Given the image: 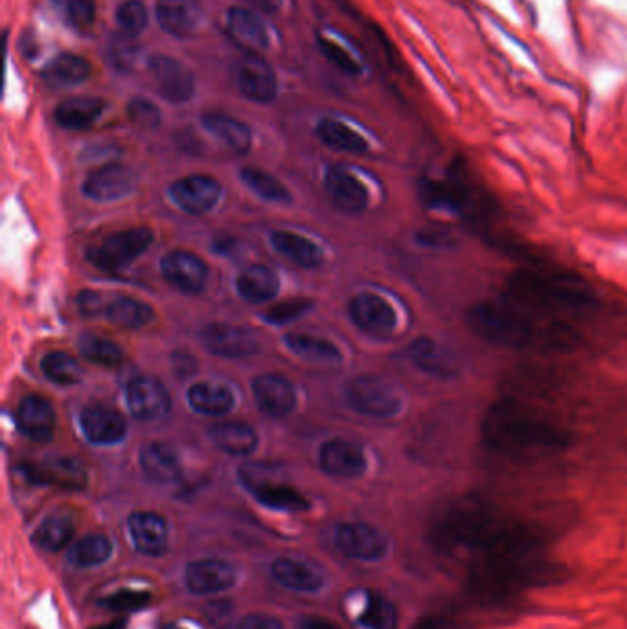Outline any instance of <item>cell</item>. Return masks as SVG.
<instances>
[{
  "label": "cell",
  "instance_id": "cell-3",
  "mask_svg": "<svg viewBox=\"0 0 627 629\" xmlns=\"http://www.w3.org/2000/svg\"><path fill=\"white\" fill-rule=\"evenodd\" d=\"M556 574L545 549L523 550L471 563L469 585L486 598H508L530 587L547 584Z\"/></svg>",
  "mask_w": 627,
  "mask_h": 629
},
{
  "label": "cell",
  "instance_id": "cell-36",
  "mask_svg": "<svg viewBox=\"0 0 627 629\" xmlns=\"http://www.w3.org/2000/svg\"><path fill=\"white\" fill-rule=\"evenodd\" d=\"M214 446L228 455L245 457L258 446V436L251 425L243 422H221L210 429Z\"/></svg>",
  "mask_w": 627,
  "mask_h": 629
},
{
  "label": "cell",
  "instance_id": "cell-35",
  "mask_svg": "<svg viewBox=\"0 0 627 629\" xmlns=\"http://www.w3.org/2000/svg\"><path fill=\"white\" fill-rule=\"evenodd\" d=\"M271 243L276 251L298 267L315 269L324 262V254L320 251L319 245L295 232L274 230L271 234Z\"/></svg>",
  "mask_w": 627,
  "mask_h": 629
},
{
  "label": "cell",
  "instance_id": "cell-28",
  "mask_svg": "<svg viewBox=\"0 0 627 629\" xmlns=\"http://www.w3.org/2000/svg\"><path fill=\"white\" fill-rule=\"evenodd\" d=\"M326 190L335 206L346 214H361L370 203L365 184L342 166H331L326 172Z\"/></svg>",
  "mask_w": 627,
  "mask_h": 629
},
{
  "label": "cell",
  "instance_id": "cell-50",
  "mask_svg": "<svg viewBox=\"0 0 627 629\" xmlns=\"http://www.w3.org/2000/svg\"><path fill=\"white\" fill-rule=\"evenodd\" d=\"M127 116L140 129H155L160 124L159 107L146 98H133L127 103Z\"/></svg>",
  "mask_w": 627,
  "mask_h": 629
},
{
  "label": "cell",
  "instance_id": "cell-46",
  "mask_svg": "<svg viewBox=\"0 0 627 629\" xmlns=\"http://www.w3.org/2000/svg\"><path fill=\"white\" fill-rule=\"evenodd\" d=\"M78 348H80V354L94 365L113 368V366L122 365L124 361V352L118 344L98 335H91V333L81 335Z\"/></svg>",
  "mask_w": 627,
  "mask_h": 629
},
{
  "label": "cell",
  "instance_id": "cell-13",
  "mask_svg": "<svg viewBox=\"0 0 627 629\" xmlns=\"http://www.w3.org/2000/svg\"><path fill=\"white\" fill-rule=\"evenodd\" d=\"M344 611L359 629H396L398 611L385 596L355 591L344 600Z\"/></svg>",
  "mask_w": 627,
  "mask_h": 629
},
{
  "label": "cell",
  "instance_id": "cell-6",
  "mask_svg": "<svg viewBox=\"0 0 627 629\" xmlns=\"http://www.w3.org/2000/svg\"><path fill=\"white\" fill-rule=\"evenodd\" d=\"M278 468L271 464L252 462L240 468V481L265 508L287 514H302L311 510L308 497L297 488L278 479Z\"/></svg>",
  "mask_w": 627,
  "mask_h": 629
},
{
  "label": "cell",
  "instance_id": "cell-11",
  "mask_svg": "<svg viewBox=\"0 0 627 629\" xmlns=\"http://www.w3.org/2000/svg\"><path fill=\"white\" fill-rule=\"evenodd\" d=\"M238 582V571L230 561L203 558L190 561L184 569V585L195 596L225 593Z\"/></svg>",
  "mask_w": 627,
  "mask_h": 629
},
{
  "label": "cell",
  "instance_id": "cell-47",
  "mask_svg": "<svg viewBox=\"0 0 627 629\" xmlns=\"http://www.w3.org/2000/svg\"><path fill=\"white\" fill-rule=\"evenodd\" d=\"M116 23L126 37H137L148 26V8L142 0H126L116 10Z\"/></svg>",
  "mask_w": 627,
  "mask_h": 629
},
{
  "label": "cell",
  "instance_id": "cell-40",
  "mask_svg": "<svg viewBox=\"0 0 627 629\" xmlns=\"http://www.w3.org/2000/svg\"><path fill=\"white\" fill-rule=\"evenodd\" d=\"M76 532L74 519L69 514H52L41 521V525L35 528L32 541L39 549L46 552H57L69 545Z\"/></svg>",
  "mask_w": 627,
  "mask_h": 629
},
{
  "label": "cell",
  "instance_id": "cell-41",
  "mask_svg": "<svg viewBox=\"0 0 627 629\" xmlns=\"http://www.w3.org/2000/svg\"><path fill=\"white\" fill-rule=\"evenodd\" d=\"M113 550L111 538L96 532L74 543L69 552V561L76 569H94L111 560Z\"/></svg>",
  "mask_w": 627,
  "mask_h": 629
},
{
  "label": "cell",
  "instance_id": "cell-27",
  "mask_svg": "<svg viewBox=\"0 0 627 629\" xmlns=\"http://www.w3.org/2000/svg\"><path fill=\"white\" fill-rule=\"evenodd\" d=\"M17 427L26 438L34 442H50L56 431V414L50 401L37 394L26 396L17 409Z\"/></svg>",
  "mask_w": 627,
  "mask_h": 629
},
{
  "label": "cell",
  "instance_id": "cell-52",
  "mask_svg": "<svg viewBox=\"0 0 627 629\" xmlns=\"http://www.w3.org/2000/svg\"><path fill=\"white\" fill-rule=\"evenodd\" d=\"M320 50H322V54L326 56V58L330 59L331 63L335 65V67H339L342 72H346V74H352V76H357V74H361V67L357 65V61H355L342 46L335 45L333 41L330 39H324V37H320L319 39Z\"/></svg>",
  "mask_w": 627,
  "mask_h": 629
},
{
  "label": "cell",
  "instance_id": "cell-18",
  "mask_svg": "<svg viewBox=\"0 0 627 629\" xmlns=\"http://www.w3.org/2000/svg\"><path fill=\"white\" fill-rule=\"evenodd\" d=\"M320 468L337 479H359L368 468L365 449L354 440H330L320 447Z\"/></svg>",
  "mask_w": 627,
  "mask_h": 629
},
{
  "label": "cell",
  "instance_id": "cell-22",
  "mask_svg": "<svg viewBox=\"0 0 627 629\" xmlns=\"http://www.w3.org/2000/svg\"><path fill=\"white\" fill-rule=\"evenodd\" d=\"M252 394L258 409L269 418H285L297 407L293 383L278 374H262L252 381Z\"/></svg>",
  "mask_w": 627,
  "mask_h": 629
},
{
  "label": "cell",
  "instance_id": "cell-45",
  "mask_svg": "<svg viewBox=\"0 0 627 629\" xmlns=\"http://www.w3.org/2000/svg\"><path fill=\"white\" fill-rule=\"evenodd\" d=\"M241 179L247 184V188H251L254 194L260 195L265 201L282 205H289L293 201L289 190L271 173L262 172L258 168H245L241 170Z\"/></svg>",
  "mask_w": 627,
  "mask_h": 629
},
{
  "label": "cell",
  "instance_id": "cell-51",
  "mask_svg": "<svg viewBox=\"0 0 627 629\" xmlns=\"http://www.w3.org/2000/svg\"><path fill=\"white\" fill-rule=\"evenodd\" d=\"M308 309H311L309 300H287V302H280L273 308L267 309L263 319H267L273 324H287V322L300 319Z\"/></svg>",
  "mask_w": 627,
  "mask_h": 629
},
{
  "label": "cell",
  "instance_id": "cell-43",
  "mask_svg": "<svg viewBox=\"0 0 627 629\" xmlns=\"http://www.w3.org/2000/svg\"><path fill=\"white\" fill-rule=\"evenodd\" d=\"M285 346L293 352V354L311 361V363H333V361H341V352L335 344L330 341H324L319 337H311V335H302V333H289L285 335Z\"/></svg>",
  "mask_w": 627,
  "mask_h": 629
},
{
  "label": "cell",
  "instance_id": "cell-39",
  "mask_svg": "<svg viewBox=\"0 0 627 629\" xmlns=\"http://www.w3.org/2000/svg\"><path fill=\"white\" fill-rule=\"evenodd\" d=\"M91 76V65L76 54H59L43 69V80L52 87H70Z\"/></svg>",
  "mask_w": 627,
  "mask_h": 629
},
{
  "label": "cell",
  "instance_id": "cell-56",
  "mask_svg": "<svg viewBox=\"0 0 627 629\" xmlns=\"http://www.w3.org/2000/svg\"><path fill=\"white\" fill-rule=\"evenodd\" d=\"M251 2L263 13H276L284 4V0H251Z\"/></svg>",
  "mask_w": 627,
  "mask_h": 629
},
{
  "label": "cell",
  "instance_id": "cell-21",
  "mask_svg": "<svg viewBox=\"0 0 627 629\" xmlns=\"http://www.w3.org/2000/svg\"><path fill=\"white\" fill-rule=\"evenodd\" d=\"M126 398L129 411L142 422L159 420L168 414L171 407L168 390L159 379L151 376L133 379L127 387Z\"/></svg>",
  "mask_w": 627,
  "mask_h": 629
},
{
  "label": "cell",
  "instance_id": "cell-16",
  "mask_svg": "<svg viewBox=\"0 0 627 629\" xmlns=\"http://www.w3.org/2000/svg\"><path fill=\"white\" fill-rule=\"evenodd\" d=\"M350 317L359 330L374 337H388L398 326L396 311L376 293L355 295L350 300Z\"/></svg>",
  "mask_w": 627,
  "mask_h": 629
},
{
  "label": "cell",
  "instance_id": "cell-7",
  "mask_svg": "<svg viewBox=\"0 0 627 629\" xmlns=\"http://www.w3.org/2000/svg\"><path fill=\"white\" fill-rule=\"evenodd\" d=\"M78 308L85 317H105L124 330H140L153 321L155 313L148 304L126 295H109L102 291H83Z\"/></svg>",
  "mask_w": 627,
  "mask_h": 629
},
{
  "label": "cell",
  "instance_id": "cell-33",
  "mask_svg": "<svg viewBox=\"0 0 627 629\" xmlns=\"http://www.w3.org/2000/svg\"><path fill=\"white\" fill-rule=\"evenodd\" d=\"M105 102L102 98L92 96H76L56 107V122L69 131H85L91 129L96 120L102 116Z\"/></svg>",
  "mask_w": 627,
  "mask_h": 629
},
{
  "label": "cell",
  "instance_id": "cell-23",
  "mask_svg": "<svg viewBox=\"0 0 627 629\" xmlns=\"http://www.w3.org/2000/svg\"><path fill=\"white\" fill-rule=\"evenodd\" d=\"M133 547L149 558H159L168 550V521L155 512H135L127 519Z\"/></svg>",
  "mask_w": 627,
  "mask_h": 629
},
{
  "label": "cell",
  "instance_id": "cell-12",
  "mask_svg": "<svg viewBox=\"0 0 627 629\" xmlns=\"http://www.w3.org/2000/svg\"><path fill=\"white\" fill-rule=\"evenodd\" d=\"M201 343L210 354L225 359H245L258 354L260 343L243 326L228 324V322H212L201 330Z\"/></svg>",
  "mask_w": 627,
  "mask_h": 629
},
{
  "label": "cell",
  "instance_id": "cell-9",
  "mask_svg": "<svg viewBox=\"0 0 627 629\" xmlns=\"http://www.w3.org/2000/svg\"><path fill=\"white\" fill-rule=\"evenodd\" d=\"M346 400L355 412L372 418H392L401 411L398 390L379 376H357L346 385Z\"/></svg>",
  "mask_w": 627,
  "mask_h": 629
},
{
  "label": "cell",
  "instance_id": "cell-29",
  "mask_svg": "<svg viewBox=\"0 0 627 629\" xmlns=\"http://www.w3.org/2000/svg\"><path fill=\"white\" fill-rule=\"evenodd\" d=\"M228 34L247 56H260L269 48V35L262 19L247 8H232L228 12Z\"/></svg>",
  "mask_w": 627,
  "mask_h": 629
},
{
  "label": "cell",
  "instance_id": "cell-8",
  "mask_svg": "<svg viewBox=\"0 0 627 629\" xmlns=\"http://www.w3.org/2000/svg\"><path fill=\"white\" fill-rule=\"evenodd\" d=\"M153 243V232L148 227L114 232L102 240L100 245L87 252V262L100 271H120L133 264Z\"/></svg>",
  "mask_w": 627,
  "mask_h": 629
},
{
  "label": "cell",
  "instance_id": "cell-42",
  "mask_svg": "<svg viewBox=\"0 0 627 629\" xmlns=\"http://www.w3.org/2000/svg\"><path fill=\"white\" fill-rule=\"evenodd\" d=\"M317 135L328 148L337 149V151H346V153H354V155H363L368 151L365 138L361 137L352 127L342 124L339 120H333V118L320 120L319 126H317Z\"/></svg>",
  "mask_w": 627,
  "mask_h": 629
},
{
  "label": "cell",
  "instance_id": "cell-17",
  "mask_svg": "<svg viewBox=\"0 0 627 629\" xmlns=\"http://www.w3.org/2000/svg\"><path fill=\"white\" fill-rule=\"evenodd\" d=\"M234 80L245 98L256 103H271L278 94L273 67L262 56H245L234 67Z\"/></svg>",
  "mask_w": 627,
  "mask_h": 629
},
{
  "label": "cell",
  "instance_id": "cell-48",
  "mask_svg": "<svg viewBox=\"0 0 627 629\" xmlns=\"http://www.w3.org/2000/svg\"><path fill=\"white\" fill-rule=\"evenodd\" d=\"M54 4L63 21L76 30H85L94 23L96 8L92 0H54Z\"/></svg>",
  "mask_w": 627,
  "mask_h": 629
},
{
  "label": "cell",
  "instance_id": "cell-25",
  "mask_svg": "<svg viewBox=\"0 0 627 629\" xmlns=\"http://www.w3.org/2000/svg\"><path fill=\"white\" fill-rule=\"evenodd\" d=\"M274 582L293 593L313 595L324 587V574L311 561L300 558H278L271 565Z\"/></svg>",
  "mask_w": 627,
  "mask_h": 629
},
{
  "label": "cell",
  "instance_id": "cell-31",
  "mask_svg": "<svg viewBox=\"0 0 627 629\" xmlns=\"http://www.w3.org/2000/svg\"><path fill=\"white\" fill-rule=\"evenodd\" d=\"M411 361L425 374L433 378L451 379L458 376L460 365L455 355L451 354L442 344L429 337H420L411 344Z\"/></svg>",
  "mask_w": 627,
  "mask_h": 629
},
{
  "label": "cell",
  "instance_id": "cell-2",
  "mask_svg": "<svg viewBox=\"0 0 627 629\" xmlns=\"http://www.w3.org/2000/svg\"><path fill=\"white\" fill-rule=\"evenodd\" d=\"M480 431L486 449L506 458L548 457L570 444L563 427L512 400L491 405Z\"/></svg>",
  "mask_w": 627,
  "mask_h": 629
},
{
  "label": "cell",
  "instance_id": "cell-54",
  "mask_svg": "<svg viewBox=\"0 0 627 629\" xmlns=\"http://www.w3.org/2000/svg\"><path fill=\"white\" fill-rule=\"evenodd\" d=\"M236 629H285L284 624L278 618L263 613H252L240 620Z\"/></svg>",
  "mask_w": 627,
  "mask_h": 629
},
{
  "label": "cell",
  "instance_id": "cell-30",
  "mask_svg": "<svg viewBox=\"0 0 627 629\" xmlns=\"http://www.w3.org/2000/svg\"><path fill=\"white\" fill-rule=\"evenodd\" d=\"M157 21L164 32L175 37H188L203 21V8L199 0H159Z\"/></svg>",
  "mask_w": 627,
  "mask_h": 629
},
{
  "label": "cell",
  "instance_id": "cell-14",
  "mask_svg": "<svg viewBox=\"0 0 627 629\" xmlns=\"http://www.w3.org/2000/svg\"><path fill=\"white\" fill-rule=\"evenodd\" d=\"M223 194L221 183L210 175H188L171 184L173 203L192 216L208 214Z\"/></svg>",
  "mask_w": 627,
  "mask_h": 629
},
{
  "label": "cell",
  "instance_id": "cell-58",
  "mask_svg": "<svg viewBox=\"0 0 627 629\" xmlns=\"http://www.w3.org/2000/svg\"><path fill=\"white\" fill-rule=\"evenodd\" d=\"M420 629H447L445 628L442 622H438V620H429V622H423Z\"/></svg>",
  "mask_w": 627,
  "mask_h": 629
},
{
  "label": "cell",
  "instance_id": "cell-1",
  "mask_svg": "<svg viewBox=\"0 0 627 629\" xmlns=\"http://www.w3.org/2000/svg\"><path fill=\"white\" fill-rule=\"evenodd\" d=\"M433 547L444 554H464L473 561L510 552L545 549L536 527L480 501H456L434 514L429 528Z\"/></svg>",
  "mask_w": 627,
  "mask_h": 629
},
{
  "label": "cell",
  "instance_id": "cell-15",
  "mask_svg": "<svg viewBox=\"0 0 627 629\" xmlns=\"http://www.w3.org/2000/svg\"><path fill=\"white\" fill-rule=\"evenodd\" d=\"M149 74L157 85V91L170 103L188 102L195 91L192 70L186 69L181 61L170 56H151L148 63Z\"/></svg>",
  "mask_w": 627,
  "mask_h": 629
},
{
  "label": "cell",
  "instance_id": "cell-57",
  "mask_svg": "<svg viewBox=\"0 0 627 629\" xmlns=\"http://www.w3.org/2000/svg\"><path fill=\"white\" fill-rule=\"evenodd\" d=\"M91 629H127V620L126 618H116V620L109 622V624L94 626V628Z\"/></svg>",
  "mask_w": 627,
  "mask_h": 629
},
{
  "label": "cell",
  "instance_id": "cell-20",
  "mask_svg": "<svg viewBox=\"0 0 627 629\" xmlns=\"http://www.w3.org/2000/svg\"><path fill=\"white\" fill-rule=\"evenodd\" d=\"M160 273L171 287L195 295L205 289L208 265L194 252L173 251L160 262Z\"/></svg>",
  "mask_w": 627,
  "mask_h": 629
},
{
  "label": "cell",
  "instance_id": "cell-4",
  "mask_svg": "<svg viewBox=\"0 0 627 629\" xmlns=\"http://www.w3.org/2000/svg\"><path fill=\"white\" fill-rule=\"evenodd\" d=\"M506 298L528 311L570 313L596 306L598 297L591 287L576 276L523 269L510 276Z\"/></svg>",
  "mask_w": 627,
  "mask_h": 629
},
{
  "label": "cell",
  "instance_id": "cell-37",
  "mask_svg": "<svg viewBox=\"0 0 627 629\" xmlns=\"http://www.w3.org/2000/svg\"><path fill=\"white\" fill-rule=\"evenodd\" d=\"M203 126L210 131V135H214L219 142H223L230 151L238 155H245L251 149V129L232 116L208 113L203 116Z\"/></svg>",
  "mask_w": 627,
  "mask_h": 629
},
{
  "label": "cell",
  "instance_id": "cell-24",
  "mask_svg": "<svg viewBox=\"0 0 627 629\" xmlns=\"http://www.w3.org/2000/svg\"><path fill=\"white\" fill-rule=\"evenodd\" d=\"M80 422L83 435L96 446H113L127 435L126 418L105 405L85 407Z\"/></svg>",
  "mask_w": 627,
  "mask_h": 629
},
{
  "label": "cell",
  "instance_id": "cell-53",
  "mask_svg": "<svg viewBox=\"0 0 627 629\" xmlns=\"http://www.w3.org/2000/svg\"><path fill=\"white\" fill-rule=\"evenodd\" d=\"M127 39H131V37H126V35L118 37V39H113L111 46H109V59L116 69L129 70L135 65L137 48Z\"/></svg>",
  "mask_w": 627,
  "mask_h": 629
},
{
  "label": "cell",
  "instance_id": "cell-19",
  "mask_svg": "<svg viewBox=\"0 0 627 629\" xmlns=\"http://www.w3.org/2000/svg\"><path fill=\"white\" fill-rule=\"evenodd\" d=\"M23 471L26 479L34 484L57 486L70 492H80L87 486V473L74 458H46L39 464H26Z\"/></svg>",
  "mask_w": 627,
  "mask_h": 629
},
{
  "label": "cell",
  "instance_id": "cell-38",
  "mask_svg": "<svg viewBox=\"0 0 627 629\" xmlns=\"http://www.w3.org/2000/svg\"><path fill=\"white\" fill-rule=\"evenodd\" d=\"M188 403L194 411L208 416H223L234 409V394L225 385L195 383L188 390Z\"/></svg>",
  "mask_w": 627,
  "mask_h": 629
},
{
  "label": "cell",
  "instance_id": "cell-32",
  "mask_svg": "<svg viewBox=\"0 0 627 629\" xmlns=\"http://www.w3.org/2000/svg\"><path fill=\"white\" fill-rule=\"evenodd\" d=\"M140 468L149 481L155 484H171L181 479L183 466L177 453L166 444L153 442L140 451Z\"/></svg>",
  "mask_w": 627,
  "mask_h": 629
},
{
  "label": "cell",
  "instance_id": "cell-26",
  "mask_svg": "<svg viewBox=\"0 0 627 629\" xmlns=\"http://www.w3.org/2000/svg\"><path fill=\"white\" fill-rule=\"evenodd\" d=\"M133 190V173L122 164H105L87 175L83 192L92 201L111 203L126 197Z\"/></svg>",
  "mask_w": 627,
  "mask_h": 629
},
{
  "label": "cell",
  "instance_id": "cell-55",
  "mask_svg": "<svg viewBox=\"0 0 627 629\" xmlns=\"http://www.w3.org/2000/svg\"><path fill=\"white\" fill-rule=\"evenodd\" d=\"M298 629H341L337 628L333 622L330 620H324V618L319 617H308L304 618L300 624H298Z\"/></svg>",
  "mask_w": 627,
  "mask_h": 629
},
{
  "label": "cell",
  "instance_id": "cell-59",
  "mask_svg": "<svg viewBox=\"0 0 627 629\" xmlns=\"http://www.w3.org/2000/svg\"><path fill=\"white\" fill-rule=\"evenodd\" d=\"M162 629H190V628H186V626H183L181 622H171V624H168V626H164V628Z\"/></svg>",
  "mask_w": 627,
  "mask_h": 629
},
{
  "label": "cell",
  "instance_id": "cell-44",
  "mask_svg": "<svg viewBox=\"0 0 627 629\" xmlns=\"http://www.w3.org/2000/svg\"><path fill=\"white\" fill-rule=\"evenodd\" d=\"M41 370L52 383L63 385V387L80 383L81 374H83L80 363L72 355L67 354V352H59V350L48 352L43 357Z\"/></svg>",
  "mask_w": 627,
  "mask_h": 629
},
{
  "label": "cell",
  "instance_id": "cell-49",
  "mask_svg": "<svg viewBox=\"0 0 627 629\" xmlns=\"http://www.w3.org/2000/svg\"><path fill=\"white\" fill-rule=\"evenodd\" d=\"M149 602H151V593L144 589H120L113 595L105 596L102 606L114 613H129V611H138L142 607L149 606Z\"/></svg>",
  "mask_w": 627,
  "mask_h": 629
},
{
  "label": "cell",
  "instance_id": "cell-34",
  "mask_svg": "<svg viewBox=\"0 0 627 629\" xmlns=\"http://www.w3.org/2000/svg\"><path fill=\"white\" fill-rule=\"evenodd\" d=\"M236 287L241 298L252 304L273 300L280 291V280L271 267L262 264L249 265L241 271Z\"/></svg>",
  "mask_w": 627,
  "mask_h": 629
},
{
  "label": "cell",
  "instance_id": "cell-10",
  "mask_svg": "<svg viewBox=\"0 0 627 629\" xmlns=\"http://www.w3.org/2000/svg\"><path fill=\"white\" fill-rule=\"evenodd\" d=\"M333 541L348 560L374 563L383 560L388 554L387 536L361 521L339 525L335 528Z\"/></svg>",
  "mask_w": 627,
  "mask_h": 629
},
{
  "label": "cell",
  "instance_id": "cell-5",
  "mask_svg": "<svg viewBox=\"0 0 627 629\" xmlns=\"http://www.w3.org/2000/svg\"><path fill=\"white\" fill-rule=\"evenodd\" d=\"M469 328L480 339L504 348H528L545 332L534 322L532 311L506 300H486L469 309Z\"/></svg>",
  "mask_w": 627,
  "mask_h": 629
}]
</instances>
